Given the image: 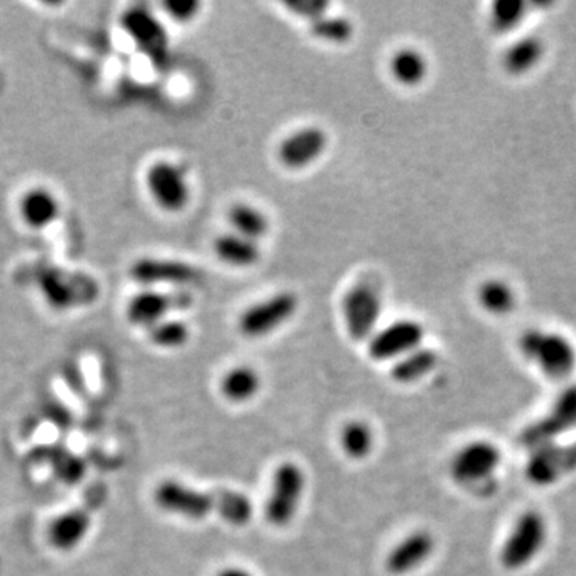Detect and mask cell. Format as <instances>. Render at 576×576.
Instances as JSON below:
<instances>
[{
	"instance_id": "1",
	"label": "cell",
	"mask_w": 576,
	"mask_h": 576,
	"mask_svg": "<svg viewBox=\"0 0 576 576\" xmlns=\"http://www.w3.org/2000/svg\"><path fill=\"white\" fill-rule=\"evenodd\" d=\"M519 351L549 380H567L576 368L575 344L559 332L528 328L520 335Z\"/></svg>"
},
{
	"instance_id": "2",
	"label": "cell",
	"mask_w": 576,
	"mask_h": 576,
	"mask_svg": "<svg viewBox=\"0 0 576 576\" xmlns=\"http://www.w3.org/2000/svg\"><path fill=\"white\" fill-rule=\"evenodd\" d=\"M546 517L538 511H525L514 520L506 540L501 544L500 562L506 570L517 572L540 557L548 543Z\"/></svg>"
},
{
	"instance_id": "3",
	"label": "cell",
	"mask_w": 576,
	"mask_h": 576,
	"mask_svg": "<svg viewBox=\"0 0 576 576\" xmlns=\"http://www.w3.org/2000/svg\"><path fill=\"white\" fill-rule=\"evenodd\" d=\"M341 311L352 340H370L375 335L383 311L380 287L373 280H359L344 293Z\"/></svg>"
},
{
	"instance_id": "4",
	"label": "cell",
	"mask_w": 576,
	"mask_h": 576,
	"mask_svg": "<svg viewBox=\"0 0 576 576\" xmlns=\"http://www.w3.org/2000/svg\"><path fill=\"white\" fill-rule=\"evenodd\" d=\"M303 469L292 461L279 464L272 476L271 493L264 504V517L274 527H285L292 522L303 498Z\"/></svg>"
},
{
	"instance_id": "5",
	"label": "cell",
	"mask_w": 576,
	"mask_h": 576,
	"mask_svg": "<svg viewBox=\"0 0 576 576\" xmlns=\"http://www.w3.org/2000/svg\"><path fill=\"white\" fill-rule=\"evenodd\" d=\"M144 184L152 202L167 213L181 212L191 197L186 173L170 160H157L149 165Z\"/></svg>"
},
{
	"instance_id": "6",
	"label": "cell",
	"mask_w": 576,
	"mask_h": 576,
	"mask_svg": "<svg viewBox=\"0 0 576 576\" xmlns=\"http://www.w3.org/2000/svg\"><path fill=\"white\" fill-rule=\"evenodd\" d=\"M298 311V296L279 292L260 303L248 306L237 320V327L247 338H263L282 327Z\"/></svg>"
},
{
	"instance_id": "7",
	"label": "cell",
	"mask_w": 576,
	"mask_h": 576,
	"mask_svg": "<svg viewBox=\"0 0 576 576\" xmlns=\"http://www.w3.org/2000/svg\"><path fill=\"white\" fill-rule=\"evenodd\" d=\"M106 495L104 485H95L88 490L82 503L71 511L64 512L63 516L50 525L48 540L60 551H71L82 543L88 530L92 527L93 516L100 508Z\"/></svg>"
},
{
	"instance_id": "8",
	"label": "cell",
	"mask_w": 576,
	"mask_h": 576,
	"mask_svg": "<svg viewBox=\"0 0 576 576\" xmlns=\"http://www.w3.org/2000/svg\"><path fill=\"white\" fill-rule=\"evenodd\" d=\"M500 448L488 440H472L455 453L450 472L461 485H476L492 479L501 466Z\"/></svg>"
},
{
	"instance_id": "9",
	"label": "cell",
	"mask_w": 576,
	"mask_h": 576,
	"mask_svg": "<svg viewBox=\"0 0 576 576\" xmlns=\"http://www.w3.org/2000/svg\"><path fill=\"white\" fill-rule=\"evenodd\" d=\"M156 503L164 511L175 516L186 517L191 520H202L218 508V496L215 492H202L197 488L178 482V480H164L156 488Z\"/></svg>"
},
{
	"instance_id": "10",
	"label": "cell",
	"mask_w": 576,
	"mask_h": 576,
	"mask_svg": "<svg viewBox=\"0 0 576 576\" xmlns=\"http://www.w3.org/2000/svg\"><path fill=\"white\" fill-rule=\"evenodd\" d=\"M424 327L413 319H400L381 328L368 340V354L378 362L399 360L421 348Z\"/></svg>"
},
{
	"instance_id": "11",
	"label": "cell",
	"mask_w": 576,
	"mask_h": 576,
	"mask_svg": "<svg viewBox=\"0 0 576 576\" xmlns=\"http://www.w3.org/2000/svg\"><path fill=\"white\" fill-rule=\"evenodd\" d=\"M191 303V296L184 290L162 292V290L146 288L143 292L136 293L132 300L128 301L127 319L133 325L148 330L152 325L168 319L170 312L186 309L191 306Z\"/></svg>"
},
{
	"instance_id": "12",
	"label": "cell",
	"mask_w": 576,
	"mask_h": 576,
	"mask_svg": "<svg viewBox=\"0 0 576 576\" xmlns=\"http://www.w3.org/2000/svg\"><path fill=\"white\" fill-rule=\"evenodd\" d=\"M327 133L319 127H304L285 136L277 148V159L290 170L314 164L327 149Z\"/></svg>"
},
{
	"instance_id": "13",
	"label": "cell",
	"mask_w": 576,
	"mask_h": 576,
	"mask_svg": "<svg viewBox=\"0 0 576 576\" xmlns=\"http://www.w3.org/2000/svg\"><path fill=\"white\" fill-rule=\"evenodd\" d=\"M63 205L60 197L47 186H32L23 191L16 202L21 223L32 231H44L60 220Z\"/></svg>"
},
{
	"instance_id": "14",
	"label": "cell",
	"mask_w": 576,
	"mask_h": 576,
	"mask_svg": "<svg viewBox=\"0 0 576 576\" xmlns=\"http://www.w3.org/2000/svg\"><path fill=\"white\" fill-rule=\"evenodd\" d=\"M133 277L144 285H173V287H186V285L199 282V268L189 263L175 260H154L146 258L133 266Z\"/></svg>"
},
{
	"instance_id": "15",
	"label": "cell",
	"mask_w": 576,
	"mask_h": 576,
	"mask_svg": "<svg viewBox=\"0 0 576 576\" xmlns=\"http://www.w3.org/2000/svg\"><path fill=\"white\" fill-rule=\"evenodd\" d=\"M436 540L426 530H415L397 543L389 552L386 567L392 575H405L413 572L432 556Z\"/></svg>"
},
{
	"instance_id": "16",
	"label": "cell",
	"mask_w": 576,
	"mask_h": 576,
	"mask_svg": "<svg viewBox=\"0 0 576 576\" xmlns=\"http://www.w3.org/2000/svg\"><path fill=\"white\" fill-rule=\"evenodd\" d=\"M124 28L132 36L141 52L154 60H164L168 50L167 32L156 16L146 10H130L124 18Z\"/></svg>"
},
{
	"instance_id": "17",
	"label": "cell",
	"mask_w": 576,
	"mask_h": 576,
	"mask_svg": "<svg viewBox=\"0 0 576 576\" xmlns=\"http://www.w3.org/2000/svg\"><path fill=\"white\" fill-rule=\"evenodd\" d=\"M576 428V384L568 386L557 396L551 412L544 416L532 431L535 442H544L557 434Z\"/></svg>"
},
{
	"instance_id": "18",
	"label": "cell",
	"mask_w": 576,
	"mask_h": 576,
	"mask_svg": "<svg viewBox=\"0 0 576 576\" xmlns=\"http://www.w3.org/2000/svg\"><path fill=\"white\" fill-rule=\"evenodd\" d=\"M213 252L218 260L236 268H250L260 261L261 248L258 242L229 232L213 240Z\"/></svg>"
},
{
	"instance_id": "19",
	"label": "cell",
	"mask_w": 576,
	"mask_h": 576,
	"mask_svg": "<svg viewBox=\"0 0 576 576\" xmlns=\"http://www.w3.org/2000/svg\"><path fill=\"white\" fill-rule=\"evenodd\" d=\"M544 56L540 37L524 36L514 40L503 55V66L512 76H522L538 66Z\"/></svg>"
},
{
	"instance_id": "20",
	"label": "cell",
	"mask_w": 576,
	"mask_h": 576,
	"mask_svg": "<svg viewBox=\"0 0 576 576\" xmlns=\"http://www.w3.org/2000/svg\"><path fill=\"white\" fill-rule=\"evenodd\" d=\"M226 218H228L232 232L245 237V239L258 242L268 234V216L264 215L260 208L253 207V205L237 202L229 208Z\"/></svg>"
},
{
	"instance_id": "21",
	"label": "cell",
	"mask_w": 576,
	"mask_h": 576,
	"mask_svg": "<svg viewBox=\"0 0 576 576\" xmlns=\"http://www.w3.org/2000/svg\"><path fill=\"white\" fill-rule=\"evenodd\" d=\"M389 69L394 79L405 87L420 85L428 76V60L415 48H400L389 61Z\"/></svg>"
},
{
	"instance_id": "22",
	"label": "cell",
	"mask_w": 576,
	"mask_h": 576,
	"mask_svg": "<svg viewBox=\"0 0 576 576\" xmlns=\"http://www.w3.org/2000/svg\"><path fill=\"white\" fill-rule=\"evenodd\" d=\"M437 360L439 357L436 352L421 346L407 356L396 360L391 368V376L397 383H415L424 376H428L436 368Z\"/></svg>"
},
{
	"instance_id": "23",
	"label": "cell",
	"mask_w": 576,
	"mask_h": 576,
	"mask_svg": "<svg viewBox=\"0 0 576 576\" xmlns=\"http://www.w3.org/2000/svg\"><path fill=\"white\" fill-rule=\"evenodd\" d=\"M260 386V375L247 365L231 368L221 380V391L224 396L236 404L253 399L260 391Z\"/></svg>"
},
{
	"instance_id": "24",
	"label": "cell",
	"mask_w": 576,
	"mask_h": 576,
	"mask_svg": "<svg viewBox=\"0 0 576 576\" xmlns=\"http://www.w3.org/2000/svg\"><path fill=\"white\" fill-rule=\"evenodd\" d=\"M477 298L480 306L493 316H506L516 306V293L511 285L500 279L485 280L480 285Z\"/></svg>"
},
{
	"instance_id": "25",
	"label": "cell",
	"mask_w": 576,
	"mask_h": 576,
	"mask_svg": "<svg viewBox=\"0 0 576 576\" xmlns=\"http://www.w3.org/2000/svg\"><path fill=\"white\" fill-rule=\"evenodd\" d=\"M218 508L216 514L223 517L228 524L244 527L253 516L252 501L244 493L231 490V488H218Z\"/></svg>"
},
{
	"instance_id": "26",
	"label": "cell",
	"mask_w": 576,
	"mask_h": 576,
	"mask_svg": "<svg viewBox=\"0 0 576 576\" xmlns=\"http://www.w3.org/2000/svg\"><path fill=\"white\" fill-rule=\"evenodd\" d=\"M373 431L364 421H349L340 432V444L343 452L352 460H362L373 450Z\"/></svg>"
},
{
	"instance_id": "27",
	"label": "cell",
	"mask_w": 576,
	"mask_h": 576,
	"mask_svg": "<svg viewBox=\"0 0 576 576\" xmlns=\"http://www.w3.org/2000/svg\"><path fill=\"white\" fill-rule=\"evenodd\" d=\"M309 31L322 42L340 45L351 40L354 24L343 16L324 15L309 23Z\"/></svg>"
},
{
	"instance_id": "28",
	"label": "cell",
	"mask_w": 576,
	"mask_h": 576,
	"mask_svg": "<svg viewBox=\"0 0 576 576\" xmlns=\"http://www.w3.org/2000/svg\"><path fill=\"white\" fill-rule=\"evenodd\" d=\"M527 13L522 0H496L490 10V24L496 32H509L519 26Z\"/></svg>"
},
{
	"instance_id": "29",
	"label": "cell",
	"mask_w": 576,
	"mask_h": 576,
	"mask_svg": "<svg viewBox=\"0 0 576 576\" xmlns=\"http://www.w3.org/2000/svg\"><path fill=\"white\" fill-rule=\"evenodd\" d=\"M148 336L159 348H181L189 340V328L181 320L165 319L148 328Z\"/></svg>"
},
{
	"instance_id": "30",
	"label": "cell",
	"mask_w": 576,
	"mask_h": 576,
	"mask_svg": "<svg viewBox=\"0 0 576 576\" xmlns=\"http://www.w3.org/2000/svg\"><path fill=\"white\" fill-rule=\"evenodd\" d=\"M285 7L293 12V15L306 18L311 23L320 16L327 15L328 4L322 0H293V2L285 4Z\"/></svg>"
},
{
	"instance_id": "31",
	"label": "cell",
	"mask_w": 576,
	"mask_h": 576,
	"mask_svg": "<svg viewBox=\"0 0 576 576\" xmlns=\"http://www.w3.org/2000/svg\"><path fill=\"white\" fill-rule=\"evenodd\" d=\"M200 4L196 0H175V2H165L164 10L176 23H186L191 21L199 12Z\"/></svg>"
},
{
	"instance_id": "32",
	"label": "cell",
	"mask_w": 576,
	"mask_h": 576,
	"mask_svg": "<svg viewBox=\"0 0 576 576\" xmlns=\"http://www.w3.org/2000/svg\"><path fill=\"white\" fill-rule=\"evenodd\" d=\"M216 576H255L253 573L248 572L245 568L240 567H228L221 570Z\"/></svg>"
}]
</instances>
